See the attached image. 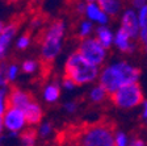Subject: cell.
<instances>
[{"label":"cell","instance_id":"cell-1","mask_svg":"<svg viewBox=\"0 0 147 146\" xmlns=\"http://www.w3.org/2000/svg\"><path fill=\"white\" fill-rule=\"evenodd\" d=\"M116 122L109 119H101L96 122H83L70 125L57 137L58 143L84 146H112L114 145Z\"/></svg>","mask_w":147,"mask_h":146},{"label":"cell","instance_id":"cell-2","mask_svg":"<svg viewBox=\"0 0 147 146\" xmlns=\"http://www.w3.org/2000/svg\"><path fill=\"white\" fill-rule=\"evenodd\" d=\"M139 74H141L139 69L130 66L126 62H119L101 71L100 86L110 95L112 92L118 90L121 86L137 82Z\"/></svg>","mask_w":147,"mask_h":146},{"label":"cell","instance_id":"cell-3","mask_svg":"<svg viewBox=\"0 0 147 146\" xmlns=\"http://www.w3.org/2000/svg\"><path fill=\"white\" fill-rule=\"evenodd\" d=\"M64 32V24L62 20L55 18L49 26L42 28L37 37V42H42V57L41 62L53 63L54 58L61 52V41Z\"/></svg>","mask_w":147,"mask_h":146},{"label":"cell","instance_id":"cell-4","mask_svg":"<svg viewBox=\"0 0 147 146\" xmlns=\"http://www.w3.org/2000/svg\"><path fill=\"white\" fill-rule=\"evenodd\" d=\"M98 69L96 65H92L86 58H83L79 52L74 53L66 62L64 78L71 79L75 86H82L96 79Z\"/></svg>","mask_w":147,"mask_h":146},{"label":"cell","instance_id":"cell-5","mask_svg":"<svg viewBox=\"0 0 147 146\" xmlns=\"http://www.w3.org/2000/svg\"><path fill=\"white\" fill-rule=\"evenodd\" d=\"M110 100L118 108L129 109V108H134L143 103V92L141 90V86L137 82L127 83V84L121 86L114 92H112Z\"/></svg>","mask_w":147,"mask_h":146},{"label":"cell","instance_id":"cell-6","mask_svg":"<svg viewBox=\"0 0 147 146\" xmlns=\"http://www.w3.org/2000/svg\"><path fill=\"white\" fill-rule=\"evenodd\" d=\"M78 52L82 54L83 58H86L88 62L92 65L100 66L104 62L107 53H105V48L101 45V42L97 38H87L80 42L79 50Z\"/></svg>","mask_w":147,"mask_h":146},{"label":"cell","instance_id":"cell-7","mask_svg":"<svg viewBox=\"0 0 147 146\" xmlns=\"http://www.w3.org/2000/svg\"><path fill=\"white\" fill-rule=\"evenodd\" d=\"M34 100L36 99L30 92H24L21 90H18L16 86H11L9 87V94L5 99V109H9V108L24 109L30 101Z\"/></svg>","mask_w":147,"mask_h":146},{"label":"cell","instance_id":"cell-8","mask_svg":"<svg viewBox=\"0 0 147 146\" xmlns=\"http://www.w3.org/2000/svg\"><path fill=\"white\" fill-rule=\"evenodd\" d=\"M25 20V15H16L11 18V22H9L8 26H5L0 34V58L4 55L8 42L11 41V38L13 37V34L17 32L18 26L24 22Z\"/></svg>","mask_w":147,"mask_h":146},{"label":"cell","instance_id":"cell-9","mask_svg":"<svg viewBox=\"0 0 147 146\" xmlns=\"http://www.w3.org/2000/svg\"><path fill=\"white\" fill-rule=\"evenodd\" d=\"M25 122V115L24 111L20 108H9L7 109V115L4 119L5 126L12 132H17L22 128Z\"/></svg>","mask_w":147,"mask_h":146},{"label":"cell","instance_id":"cell-10","mask_svg":"<svg viewBox=\"0 0 147 146\" xmlns=\"http://www.w3.org/2000/svg\"><path fill=\"white\" fill-rule=\"evenodd\" d=\"M121 28H123V29L127 32L131 40H137L138 37H139L141 28H139V21H138V17L134 13V11L129 9V11H126V12L123 13Z\"/></svg>","mask_w":147,"mask_h":146},{"label":"cell","instance_id":"cell-11","mask_svg":"<svg viewBox=\"0 0 147 146\" xmlns=\"http://www.w3.org/2000/svg\"><path fill=\"white\" fill-rule=\"evenodd\" d=\"M22 111L25 115V121L28 124H38L42 119V111L38 107V104L36 103V100L30 101Z\"/></svg>","mask_w":147,"mask_h":146},{"label":"cell","instance_id":"cell-12","mask_svg":"<svg viewBox=\"0 0 147 146\" xmlns=\"http://www.w3.org/2000/svg\"><path fill=\"white\" fill-rule=\"evenodd\" d=\"M130 36L129 33L123 29V28H119V31L117 32V36H116V45L117 48L123 53H131L134 50V45L130 42Z\"/></svg>","mask_w":147,"mask_h":146},{"label":"cell","instance_id":"cell-13","mask_svg":"<svg viewBox=\"0 0 147 146\" xmlns=\"http://www.w3.org/2000/svg\"><path fill=\"white\" fill-rule=\"evenodd\" d=\"M86 12H87V16H88L91 20H96V21H98L100 24H107V21H108L107 13L102 12L100 7H97L95 3L89 1L88 5L86 7Z\"/></svg>","mask_w":147,"mask_h":146},{"label":"cell","instance_id":"cell-14","mask_svg":"<svg viewBox=\"0 0 147 146\" xmlns=\"http://www.w3.org/2000/svg\"><path fill=\"white\" fill-rule=\"evenodd\" d=\"M98 7L101 8L102 12H105L107 15L117 16V13L121 9V0H97Z\"/></svg>","mask_w":147,"mask_h":146},{"label":"cell","instance_id":"cell-15","mask_svg":"<svg viewBox=\"0 0 147 146\" xmlns=\"http://www.w3.org/2000/svg\"><path fill=\"white\" fill-rule=\"evenodd\" d=\"M97 40L100 41L104 48H109L113 42V34L109 29H107L105 26H101L97 29Z\"/></svg>","mask_w":147,"mask_h":146},{"label":"cell","instance_id":"cell-16","mask_svg":"<svg viewBox=\"0 0 147 146\" xmlns=\"http://www.w3.org/2000/svg\"><path fill=\"white\" fill-rule=\"evenodd\" d=\"M20 138H21L22 143H25V145H33L37 140V130L33 128L25 129L24 132H21Z\"/></svg>","mask_w":147,"mask_h":146},{"label":"cell","instance_id":"cell-17","mask_svg":"<svg viewBox=\"0 0 147 146\" xmlns=\"http://www.w3.org/2000/svg\"><path fill=\"white\" fill-rule=\"evenodd\" d=\"M107 94H108V92L105 91L101 86H98V87H96V88L92 90V92H91V100L95 101V103H100V101L105 100Z\"/></svg>","mask_w":147,"mask_h":146},{"label":"cell","instance_id":"cell-18","mask_svg":"<svg viewBox=\"0 0 147 146\" xmlns=\"http://www.w3.org/2000/svg\"><path fill=\"white\" fill-rule=\"evenodd\" d=\"M59 94H61V91H59L58 86H49L45 91V99L47 101H54L59 97Z\"/></svg>","mask_w":147,"mask_h":146},{"label":"cell","instance_id":"cell-19","mask_svg":"<svg viewBox=\"0 0 147 146\" xmlns=\"http://www.w3.org/2000/svg\"><path fill=\"white\" fill-rule=\"evenodd\" d=\"M138 21H139V28H147V5L141 7L139 15H138Z\"/></svg>","mask_w":147,"mask_h":146},{"label":"cell","instance_id":"cell-20","mask_svg":"<svg viewBox=\"0 0 147 146\" xmlns=\"http://www.w3.org/2000/svg\"><path fill=\"white\" fill-rule=\"evenodd\" d=\"M30 32H32V28H29V31L26 32V33L24 34V36L18 40V42H17V46L20 49H25L28 45H29V41H30Z\"/></svg>","mask_w":147,"mask_h":146},{"label":"cell","instance_id":"cell-21","mask_svg":"<svg viewBox=\"0 0 147 146\" xmlns=\"http://www.w3.org/2000/svg\"><path fill=\"white\" fill-rule=\"evenodd\" d=\"M36 67H37V63L34 61H26L22 65V71H24L25 74H32L36 70Z\"/></svg>","mask_w":147,"mask_h":146},{"label":"cell","instance_id":"cell-22","mask_svg":"<svg viewBox=\"0 0 147 146\" xmlns=\"http://www.w3.org/2000/svg\"><path fill=\"white\" fill-rule=\"evenodd\" d=\"M114 145L117 146H125L127 145V137L123 133H117L114 137Z\"/></svg>","mask_w":147,"mask_h":146},{"label":"cell","instance_id":"cell-23","mask_svg":"<svg viewBox=\"0 0 147 146\" xmlns=\"http://www.w3.org/2000/svg\"><path fill=\"white\" fill-rule=\"evenodd\" d=\"M91 31H92V24L91 22H82V28H80V33H79V36L80 37H86V36H88L89 33H91Z\"/></svg>","mask_w":147,"mask_h":146},{"label":"cell","instance_id":"cell-24","mask_svg":"<svg viewBox=\"0 0 147 146\" xmlns=\"http://www.w3.org/2000/svg\"><path fill=\"white\" fill-rule=\"evenodd\" d=\"M16 73H17V67L11 66L9 67V70H8V73H7V78H8V79H15Z\"/></svg>","mask_w":147,"mask_h":146},{"label":"cell","instance_id":"cell-25","mask_svg":"<svg viewBox=\"0 0 147 146\" xmlns=\"http://www.w3.org/2000/svg\"><path fill=\"white\" fill-rule=\"evenodd\" d=\"M131 3L134 7H137V8H141V7L144 5V3H146V0H131Z\"/></svg>","mask_w":147,"mask_h":146},{"label":"cell","instance_id":"cell-26","mask_svg":"<svg viewBox=\"0 0 147 146\" xmlns=\"http://www.w3.org/2000/svg\"><path fill=\"white\" fill-rule=\"evenodd\" d=\"M142 120H143L144 124H147V101L144 103V107H143V112H142Z\"/></svg>","mask_w":147,"mask_h":146},{"label":"cell","instance_id":"cell-27","mask_svg":"<svg viewBox=\"0 0 147 146\" xmlns=\"http://www.w3.org/2000/svg\"><path fill=\"white\" fill-rule=\"evenodd\" d=\"M50 128H51V126H50V124L43 125L42 129H41V134H42V136H46V134H47V133L50 132Z\"/></svg>","mask_w":147,"mask_h":146},{"label":"cell","instance_id":"cell-28","mask_svg":"<svg viewBox=\"0 0 147 146\" xmlns=\"http://www.w3.org/2000/svg\"><path fill=\"white\" fill-rule=\"evenodd\" d=\"M144 141H141V138H134V141H131L130 142V145H133V146H142V145H144Z\"/></svg>","mask_w":147,"mask_h":146},{"label":"cell","instance_id":"cell-29","mask_svg":"<svg viewBox=\"0 0 147 146\" xmlns=\"http://www.w3.org/2000/svg\"><path fill=\"white\" fill-rule=\"evenodd\" d=\"M4 112V105H3V92H0V115H3Z\"/></svg>","mask_w":147,"mask_h":146},{"label":"cell","instance_id":"cell-30","mask_svg":"<svg viewBox=\"0 0 147 146\" xmlns=\"http://www.w3.org/2000/svg\"><path fill=\"white\" fill-rule=\"evenodd\" d=\"M66 108H67L68 111H74V109H75V104H74V103H68V104H66Z\"/></svg>","mask_w":147,"mask_h":146},{"label":"cell","instance_id":"cell-31","mask_svg":"<svg viewBox=\"0 0 147 146\" xmlns=\"http://www.w3.org/2000/svg\"><path fill=\"white\" fill-rule=\"evenodd\" d=\"M1 125H3V117L0 115V130H1Z\"/></svg>","mask_w":147,"mask_h":146},{"label":"cell","instance_id":"cell-32","mask_svg":"<svg viewBox=\"0 0 147 146\" xmlns=\"http://www.w3.org/2000/svg\"><path fill=\"white\" fill-rule=\"evenodd\" d=\"M15 1H17V0H7V3L11 4V3H15Z\"/></svg>","mask_w":147,"mask_h":146},{"label":"cell","instance_id":"cell-33","mask_svg":"<svg viewBox=\"0 0 147 146\" xmlns=\"http://www.w3.org/2000/svg\"><path fill=\"white\" fill-rule=\"evenodd\" d=\"M3 29H4V28H3V24L0 22V34H1V32H3Z\"/></svg>","mask_w":147,"mask_h":146},{"label":"cell","instance_id":"cell-34","mask_svg":"<svg viewBox=\"0 0 147 146\" xmlns=\"http://www.w3.org/2000/svg\"><path fill=\"white\" fill-rule=\"evenodd\" d=\"M143 46H144V50H146V52H147V42H146V43H144V45H143Z\"/></svg>","mask_w":147,"mask_h":146},{"label":"cell","instance_id":"cell-35","mask_svg":"<svg viewBox=\"0 0 147 146\" xmlns=\"http://www.w3.org/2000/svg\"><path fill=\"white\" fill-rule=\"evenodd\" d=\"M87 1H88V3H89V1H95V0H87Z\"/></svg>","mask_w":147,"mask_h":146}]
</instances>
